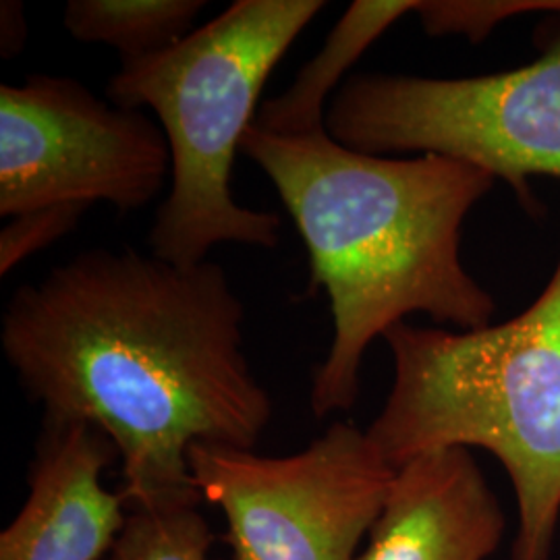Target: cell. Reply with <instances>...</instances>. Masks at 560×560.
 <instances>
[{"label":"cell","mask_w":560,"mask_h":560,"mask_svg":"<svg viewBox=\"0 0 560 560\" xmlns=\"http://www.w3.org/2000/svg\"><path fill=\"white\" fill-rule=\"evenodd\" d=\"M241 154L258 164L305 243L312 289L330 301L335 335L314 372L316 418L349 411L368 347L407 316L478 330L497 301L465 268L460 233L497 179L439 154L418 159L351 150L326 129L272 136L252 125Z\"/></svg>","instance_id":"7a4b0ae2"},{"label":"cell","mask_w":560,"mask_h":560,"mask_svg":"<svg viewBox=\"0 0 560 560\" xmlns=\"http://www.w3.org/2000/svg\"><path fill=\"white\" fill-rule=\"evenodd\" d=\"M384 340L393 386L368 436L384 460L483 448L517 501L511 560H550L560 523V258L520 316L478 330L400 322Z\"/></svg>","instance_id":"3957f363"},{"label":"cell","mask_w":560,"mask_h":560,"mask_svg":"<svg viewBox=\"0 0 560 560\" xmlns=\"http://www.w3.org/2000/svg\"><path fill=\"white\" fill-rule=\"evenodd\" d=\"M420 0H355L342 13L320 52L305 62L277 98L261 102L254 125L272 136H310L326 129L328 104L360 62L397 21L416 15Z\"/></svg>","instance_id":"30bf717a"},{"label":"cell","mask_w":560,"mask_h":560,"mask_svg":"<svg viewBox=\"0 0 560 560\" xmlns=\"http://www.w3.org/2000/svg\"><path fill=\"white\" fill-rule=\"evenodd\" d=\"M326 131L365 154L471 164L529 203V179H560V36L538 59L501 73H355L328 104Z\"/></svg>","instance_id":"5b68a950"},{"label":"cell","mask_w":560,"mask_h":560,"mask_svg":"<svg viewBox=\"0 0 560 560\" xmlns=\"http://www.w3.org/2000/svg\"><path fill=\"white\" fill-rule=\"evenodd\" d=\"M203 7V0H71L62 23L73 40L115 48L122 65L185 40Z\"/></svg>","instance_id":"8fae6325"},{"label":"cell","mask_w":560,"mask_h":560,"mask_svg":"<svg viewBox=\"0 0 560 560\" xmlns=\"http://www.w3.org/2000/svg\"><path fill=\"white\" fill-rule=\"evenodd\" d=\"M90 208L88 203H57L9 219L0 231V275L7 277L21 261L67 237Z\"/></svg>","instance_id":"5bb4252c"},{"label":"cell","mask_w":560,"mask_h":560,"mask_svg":"<svg viewBox=\"0 0 560 560\" xmlns=\"http://www.w3.org/2000/svg\"><path fill=\"white\" fill-rule=\"evenodd\" d=\"M212 544L200 506L133 509L108 560H210Z\"/></svg>","instance_id":"7c38bea8"},{"label":"cell","mask_w":560,"mask_h":560,"mask_svg":"<svg viewBox=\"0 0 560 560\" xmlns=\"http://www.w3.org/2000/svg\"><path fill=\"white\" fill-rule=\"evenodd\" d=\"M324 7L322 0H235L177 46L122 62L108 81L106 101L150 108L168 143L171 189L148 235L152 256L196 266L222 243L279 245V214L233 198V162L270 73Z\"/></svg>","instance_id":"277c9868"},{"label":"cell","mask_w":560,"mask_h":560,"mask_svg":"<svg viewBox=\"0 0 560 560\" xmlns=\"http://www.w3.org/2000/svg\"><path fill=\"white\" fill-rule=\"evenodd\" d=\"M504 529L501 501L471 451L442 448L397 469L355 560H486Z\"/></svg>","instance_id":"9c48e42d"},{"label":"cell","mask_w":560,"mask_h":560,"mask_svg":"<svg viewBox=\"0 0 560 560\" xmlns=\"http://www.w3.org/2000/svg\"><path fill=\"white\" fill-rule=\"evenodd\" d=\"M189 471L221 509L235 560L358 559L397 474L349 421L284 457L196 444Z\"/></svg>","instance_id":"8992f818"},{"label":"cell","mask_w":560,"mask_h":560,"mask_svg":"<svg viewBox=\"0 0 560 560\" xmlns=\"http://www.w3.org/2000/svg\"><path fill=\"white\" fill-rule=\"evenodd\" d=\"M171 177L161 125L81 81L34 73L0 88V217L108 201L138 212Z\"/></svg>","instance_id":"52a82bcc"},{"label":"cell","mask_w":560,"mask_h":560,"mask_svg":"<svg viewBox=\"0 0 560 560\" xmlns=\"http://www.w3.org/2000/svg\"><path fill=\"white\" fill-rule=\"evenodd\" d=\"M27 44V21L23 4L15 0H4L0 4V55L4 60H13Z\"/></svg>","instance_id":"9a60e30c"},{"label":"cell","mask_w":560,"mask_h":560,"mask_svg":"<svg viewBox=\"0 0 560 560\" xmlns=\"http://www.w3.org/2000/svg\"><path fill=\"white\" fill-rule=\"evenodd\" d=\"M532 13L560 15V0H420L416 9L428 36H463L474 44L486 40L502 23Z\"/></svg>","instance_id":"4fadbf2b"},{"label":"cell","mask_w":560,"mask_h":560,"mask_svg":"<svg viewBox=\"0 0 560 560\" xmlns=\"http://www.w3.org/2000/svg\"><path fill=\"white\" fill-rule=\"evenodd\" d=\"M243 324L214 261L90 249L13 293L0 345L42 421H80L115 442L131 509L200 506L191 446L256 451L275 413Z\"/></svg>","instance_id":"6da1fadb"},{"label":"cell","mask_w":560,"mask_h":560,"mask_svg":"<svg viewBox=\"0 0 560 560\" xmlns=\"http://www.w3.org/2000/svg\"><path fill=\"white\" fill-rule=\"evenodd\" d=\"M119 451L88 423L42 421L30 465V494L0 534V560H101L127 521L120 492L102 486Z\"/></svg>","instance_id":"ba28073f"}]
</instances>
